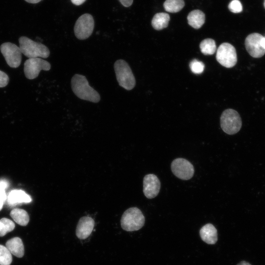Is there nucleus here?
Returning <instances> with one entry per match:
<instances>
[{"label": "nucleus", "instance_id": "obj_1", "mask_svg": "<svg viewBox=\"0 0 265 265\" xmlns=\"http://www.w3.org/2000/svg\"><path fill=\"white\" fill-rule=\"evenodd\" d=\"M71 83L74 93L79 98L95 103L100 101L99 94L89 85L85 76L75 74L71 79Z\"/></svg>", "mask_w": 265, "mask_h": 265}, {"label": "nucleus", "instance_id": "obj_2", "mask_svg": "<svg viewBox=\"0 0 265 265\" xmlns=\"http://www.w3.org/2000/svg\"><path fill=\"white\" fill-rule=\"evenodd\" d=\"M19 42L22 53L29 58L38 57L46 58L50 55V52L47 47L27 37H20Z\"/></svg>", "mask_w": 265, "mask_h": 265}, {"label": "nucleus", "instance_id": "obj_3", "mask_svg": "<svg viewBox=\"0 0 265 265\" xmlns=\"http://www.w3.org/2000/svg\"><path fill=\"white\" fill-rule=\"evenodd\" d=\"M145 223V217L141 210L137 207H131L126 210L121 218L122 228L126 231H137Z\"/></svg>", "mask_w": 265, "mask_h": 265}, {"label": "nucleus", "instance_id": "obj_4", "mask_svg": "<svg viewBox=\"0 0 265 265\" xmlns=\"http://www.w3.org/2000/svg\"><path fill=\"white\" fill-rule=\"evenodd\" d=\"M114 71L119 85L126 90H131L135 85V79L128 63L119 59L114 64Z\"/></svg>", "mask_w": 265, "mask_h": 265}, {"label": "nucleus", "instance_id": "obj_5", "mask_svg": "<svg viewBox=\"0 0 265 265\" xmlns=\"http://www.w3.org/2000/svg\"><path fill=\"white\" fill-rule=\"evenodd\" d=\"M242 121L238 112L233 109L225 110L220 117L222 130L228 134H234L241 129Z\"/></svg>", "mask_w": 265, "mask_h": 265}, {"label": "nucleus", "instance_id": "obj_6", "mask_svg": "<svg viewBox=\"0 0 265 265\" xmlns=\"http://www.w3.org/2000/svg\"><path fill=\"white\" fill-rule=\"evenodd\" d=\"M216 59L223 66L230 68L237 62V55L235 48L229 43L221 44L216 51Z\"/></svg>", "mask_w": 265, "mask_h": 265}, {"label": "nucleus", "instance_id": "obj_7", "mask_svg": "<svg viewBox=\"0 0 265 265\" xmlns=\"http://www.w3.org/2000/svg\"><path fill=\"white\" fill-rule=\"evenodd\" d=\"M94 28V21L92 16L86 13L80 16L74 26V33L80 40L87 39L92 34Z\"/></svg>", "mask_w": 265, "mask_h": 265}, {"label": "nucleus", "instance_id": "obj_8", "mask_svg": "<svg viewBox=\"0 0 265 265\" xmlns=\"http://www.w3.org/2000/svg\"><path fill=\"white\" fill-rule=\"evenodd\" d=\"M0 50L9 66L16 68L20 65L22 53L19 47L10 42H5L0 45Z\"/></svg>", "mask_w": 265, "mask_h": 265}, {"label": "nucleus", "instance_id": "obj_9", "mask_svg": "<svg viewBox=\"0 0 265 265\" xmlns=\"http://www.w3.org/2000/svg\"><path fill=\"white\" fill-rule=\"evenodd\" d=\"M51 67L50 63L39 57L31 58L24 63V71L26 78L29 80L36 78L41 70L49 71Z\"/></svg>", "mask_w": 265, "mask_h": 265}, {"label": "nucleus", "instance_id": "obj_10", "mask_svg": "<svg viewBox=\"0 0 265 265\" xmlns=\"http://www.w3.org/2000/svg\"><path fill=\"white\" fill-rule=\"evenodd\" d=\"M172 173L177 178L188 180L193 176L194 168L188 160L183 158H177L173 160L171 164Z\"/></svg>", "mask_w": 265, "mask_h": 265}, {"label": "nucleus", "instance_id": "obj_11", "mask_svg": "<svg viewBox=\"0 0 265 265\" xmlns=\"http://www.w3.org/2000/svg\"><path fill=\"white\" fill-rule=\"evenodd\" d=\"M264 36L258 33H253L248 35L245 40L246 51L253 57L260 58L265 53V49L262 45Z\"/></svg>", "mask_w": 265, "mask_h": 265}, {"label": "nucleus", "instance_id": "obj_12", "mask_svg": "<svg viewBox=\"0 0 265 265\" xmlns=\"http://www.w3.org/2000/svg\"><path fill=\"white\" fill-rule=\"evenodd\" d=\"M160 188V182L157 176L153 174L145 175L143 181V191L149 199L156 197Z\"/></svg>", "mask_w": 265, "mask_h": 265}, {"label": "nucleus", "instance_id": "obj_13", "mask_svg": "<svg viewBox=\"0 0 265 265\" xmlns=\"http://www.w3.org/2000/svg\"><path fill=\"white\" fill-rule=\"evenodd\" d=\"M94 224L95 222L92 218L89 216L81 217L77 226V237L81 239L88 238L93 230Z\"/></svg>", "mask_w": 265, "mask_h": 265}, {"label": "nucleus", "instance_id": "obj_14", "mask_svg": "<svg viewBox=\"0 0 265 265\" xmlns=\"http://www.w3.org/2000/svg\"><path fill=\"white\" fill-rule=\"evenodd\" d=\"M201 239L209 244H214L217 240V230L211 223L203 226L200 230Z\"/></svg>", "mask_w": 265, "mask_h": 265}, {"label": "nucleus", "instance_id": "obj_15", "mask_svg": "<svg viewBox=\"0 0 265 265\" xmlns=\"http://www.w3.org/2000/svg\"><path fill=\"white\" fill-rule=\"evenodd\" d=\"M5 246L9 252L18 258L24 255V246L22 239L18 237L13 238L7 241Z\"/></svg>", "mask_w": 265, "mask_h": 265}, {"label": "nucleus", "instance_id": "obj_16", "mask_svg": "<svg viewBox=\"0 0 265 265\" xmlns=\"http://www.w3.org/2000/svg\"><path fill=\"white\" fill-rule=\"evenodd\" d=\"M7 203L10 205L17 204L29 203L31 201L30 197L24 191L15 189L11 191L7 197Z\"/></svg>", "mask_w": 265, "mask_h": 265}, {"label": "nucleus", "instance_id": "obj_17", "mask_svg": "<svg viewBox=\"0 0 265 265\" xmlns=\"http://www.w3.org/2000/svg\"><path fill=\"white\" fill-rule=\"evenodd\" d=\"M188 24L195 29L200 28L205 23V14L199 10H194L188 15Z\"/></svg>", "mask_w": 265, "mask_h": 265}, {"label": "nucleus", "instance_id": "obj_18", "mask_svg": "<svg viewBox=\"0 0 265 265\" xmlns=\"http://www.w3.org/2000/svg\"><path fill=\"white\" fill-rule=\"evenodd\" d=\"M170 21V16L166 13H158L156 14L152 20L153 27L158 30L166 27Z\"/></svg>", "mask_w": 265, "mask_h": 265}, {"label": "nucleus", "instance_id": "obj_19", "mask_svg": "<svg viewBox=\"0 0 265 265\" xmlns=\"http://www.w3.org/2000/svg\"><path fill=\"white\" fill-rule=\"evenodd\" d=\"M10 214L13 220L21 226H26L29 222L28 214L24 210L14 209L11 211Z\"/></svg>", "mask_w": 265, "mask_h": 265}, {"label": "nucleus", "instance_id": "obj_20", "mask_svg": "<svg viewBox=\"0 0 265 265\" xmlns=\"http://www.w3.org/2000/svg\"><path fill=\"white\" fill-rule=\"evenodd\" d=\"M199 47L201 52L204 55L213 54L216 50L215 41L211 38H207L202 40Z\"/></svg>", "mask_w": 265, "mask_h": 265}, {"label": "nucleus", "instance_id": "obj_21", "mask_svg": "<svg viewBox=\"0 0 265 265\" xmlns=\"http://www.w3.org/2000/svg\"><path fill=\"white\" fill-rule=\"evenodd\" d=\"M185 6L184 0H166L163 3L164 9L170 13L180 11Z\"/></svg>", "mask_w": 265, "mask_h": 265}, {"label": "nucleus", "instance_id": "obj_22", "mask_svg": "<svg viewBox=\"0 0 265 265\" xmlns=\"http://www.w3.org/2000/svg\"><path fill=\"white\" fill-rule=\"evenodd\" d=\"M15 228L14 223L6 218H2L0 220V237H3L6 233L13 230Z\"/></svg>", "mask_w": 265, "mask_h": 265}, {"label": "nucleus", "instance_id": "obj_23", "mask_svg": "<svg viewBox=\"0 0 265 265\" xmlns=\"http://www.w3.org/2000/svg\"><path fill=\"white\" fill-rule=\"evenodd\" d=\"M12 261L11 253L6 246L0 244V265H10Z\"/></svg>", "mask_w": 265, "mask_h": 265}, {"label": "nucleus", "instance_id": "obj_24", "mask_svg": "<svg viewBox=\"0 0 265 265\" xmlns=\"http://www.w3.org/2000/svg\"><path fill=\"white\" fill-rule=\"evenodd\" d=\"M189 66L192 73L195 74H201L205 68L203 62L197 59L192 60L189 63Z\"/></svg>", "mask_w": 265, "mask_h": 265}, {"label": "nucleus", "instance_id": "obj_25", "mask_svg": "<svg viewBox=\"0 0 265 265\" xmlns=\"http://www.w3.org/2000/svg\"><path fill=\"white\" fill-rule=\"evenodd\" d=\"M230 11L234 13H238L242 11V5L238 0H232L228 5Z\"/></svg>", "mask_w": 265, "mask_h": 265}, {"label": "nucleus", "instance_id": "obj_26", "mask_svg": "<svg viewBox=\"0 0 265 265\" xmlns=\"http://www.w3.org/2000/svg\"><path fill=\"white\" fill-rule=\"evenodd\" d=\"M8 76L4 72L0 70V87L6 86L9 82Z\"/></svg>", "mask_w": 265, "mask_h": 265}, {"label": "nucleus", "instance_id": "obj_27", "mask_svg": "<svg viewBox=\"0 0 265 265\" xmlns=\"http://www.w3.org/2000/svg\"><path fill=\"white\" fill-rule=\"evenodd\" d=\"M8 186V183L5 180L0 181V193L5 192V189Z\"/></svg>", "mask_w": 265, "mask_h": 265}, {"label": "nucleus", "instance_id": "obj_28", "mask_svg": "<svg viewBox=\"0 0 265 265\" xmlns=\"http://www.w3.org/2000/svg\"><path fill=\"white\" fill-rule=\"evenodd\" d=\"M120 3L125 7L130 6L133 2V0H119Z\"/></svg>", "mask_w": 265, "mask_h": 265}, {"label": "nucleus", "instance_id": "obj_29", "mask_svg": "<svg viewBox=\"0 0 265 265\" xmlns=\"http://www.w3.org/2000/svg\"><path fill=\"white\" fill-rule=\"evenodd\" d=\"M86 0H71V2L76 5H80L83 3Z\"/></svg>", "mask_w": 265, "mask_h": 265}, {"label": "nucleus", "instance_id": "obj_30", "mask_svg": "<svg viewBox=\"0 0 265 265\" xmlns=\"http://www.w3.org/2000/svg\"><path fill=\"white\" fill-rule=\"evenodd\" d=\"M6 199L0 196V211L1 210L4 202Z\"/></svg>", "mask_w": 265, "mask_h": 265}, {"label": "nucleus", "instance_id": "obj_31", "mask_svg": "<svg viewBox=\"0 0 265 265\" xmlns=\"http://www.w3.org/2000/svg\"><path fill=\"white\" fill-rule=\"evenodd\" d=\"M26 2L31 3H37L41 1L42 0H25Z\"/></svg>", "mask_w": 265, "mask_h": 265}, {"label": "nucleus", "instance_id": "obj_32", "mask_svg": "<svg viewBox=\"0 0 265 265\" xmlns=\"http://www.w3.org/2000/svg\"><path fill=\"white\" fill-rule=\"evenodd\" d=\"M237 265H251L249 263L243 261L238 264Z\"/></svg>", "mask_w": 265, "mask_h": 265}, {"label": "nucleus", "instance_id": "obj_33", "mask_svg": "<svg viewBox=\"0 0 265 265\" xmlns=\"http://www.w3.org/2000/svg\"><path fill=\"white\" fill-rule=\"evenodd\" d=\"M262 45L265 49V37H264L262 41Z\"/></svg>", "mask_w": 265, "mask_h": 265}, {"label": "nucleus", "instance_id": "obj_34", "mask_svg": "<svg viewBox=\"0 0 265 265\" xmlns=\"http://www.w3.org/2000/svg\"><path fill=\"white\" fill-rule=\"evenodd\" d=\"M264 7H265V1H264Z\"/></svg>", "mask_w": 265, "mask_h": 265}]
</instances>
